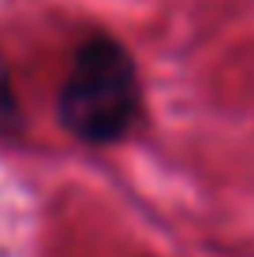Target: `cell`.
Instances as JSON below:
<instances>
[{"label":"cell","mask_w":254,"mask_h":257,"mask_svg":"<svg viewBox=\"0 0 254 257\" xmlns=\"http://www.w3.org/2000/svg\"><path fill=\"white\" fill-rule=\"evenodd\" d=\"M142 116V86L131 52L109 34L75 49L56 97V119L82 146H112Z\"/></svg>","instance_id":"1"},{"label":"cell","mask_w":254,"mask_h":257,"mask_svg":"<svg viewBox=\"0 0 254 257\" xmlns=\"http://www.w3.org/2000/svg\"><path fill=\"white\" fill-rule=\"evenodd\" d=\"M23 131V108H19V97H15L12 86V71H8L4 56H0V138H12Z\"/></svg>","instance_id":"2"}]
</instances>
